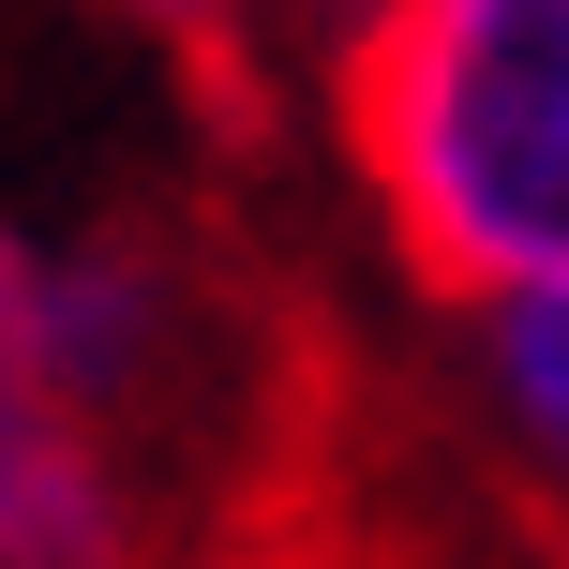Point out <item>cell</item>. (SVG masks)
<instances>
[{
    "label": "cell",
    "instance_id": "6da1fadb",
    "mask_svg": "<svg viewBox=\"0 0 569 569\" xmlns=\"http://www.w3.org/2000/svg\"><path fill=\"white\" fill-rule=\"evenodd\" d=\"M330 136L450 315L569 284V0H360Z\"/></svg>",
    "mask_w": 569,
    "mask_h": 569
},
{
    "label": "cell",
    "instance_id": "7a4b0ae2",
    "mask_svg": "<svg viewBox=\"0 0 569 569\" xmlns=\"http://www.w3.org/2000/svg\"><path fill=\"white\" fill-rule=\"evenodd\" d=\"M0 360L90 435H120L180 375V270L106 226H16L0 210Z\"/></svg>",
    "mask_w": 569,
    "mask_h": 569
},
{
    "label": "cell",
    "instance_id": "3957f363",
    "mask_svg": "<svg viewBox=\"0 0 569 569\" xmlns=\"http://www.w3.org/2000/svg\"><path fill=\"white\" fill-rule=\"evenodd\" d=\"M136 465L0 360V569H136Z\"/></svg>",
    "mask_w": 569,
    "mask_h": 569
},
{
    "label": "cell",
    "instance_id": "277c9868",
    "mask_svg": "<svg viewBox=\"0 0 569 569\" xmlns=\"http://www.w3.org/2000/svg\"><path fill=\"white\" fill-rule=\"evenodd\" d=\"M465 405H480L495 465L569 525V284L555 300H480L465 315Z\"/></svg>",
    "mask_w": 569,
    "mask_h": 569
},
{
    "label": "cell",
    "instance_id": "5b68a950",
    "mask_svg": "<svg viewBox=\"0 0 569 569\" xmlns=\"http://www.w3.org/2000/svg\"><path fill=\"white\" fill-rule=\"evenodd\" d=\"M120 16H150V30H240L256 0H120Z\"/></svg>",
    "mask_w": 569,
    "mask_h": 569
}]
</instances>
